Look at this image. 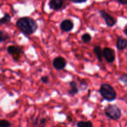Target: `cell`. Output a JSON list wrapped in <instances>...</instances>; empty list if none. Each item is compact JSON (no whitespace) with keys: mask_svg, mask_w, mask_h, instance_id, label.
Instances as JSON below:
<instances>
[{"mask_svg":"<svg viewBox=\"0 0 127 127\" xmlns=\"http://www.w3.org/2000/svg\"><path fill=\"white\" fill-rule=\"evenodd\" d=\"M12 124L9 121L5 119H2L0 120V127H11Z\"/></svg>","mask_w":127,"mask_h":127,"instance_id":"19","label":"cell"},{"mask_svg":"<svg viewBox=\"0 0 127 127\" xmlns=\"http://www.w3.org/2000/svg\"><path fill=\"white\" fill-rule=\"evenodd\" d=\"M119 80L124 83V84H127V74H123L121 76L119 77Z\"/></svg>","mask_w":127,"mask_h":127,"instance_id":"20","label":"cell"},{"mask_svg":"<svg viewBox=\"0 0 127 127\" xmlns=\"http://www.w3.org/2000/svg\"><path fill=\"white\" fill-rule=\"evenodd\" d=\"M67 119H68V120L70 123L73 122V117H72V116L71 115H68V116H67Z\"/></svg>","mask_w":127,"mask_h":127,"instance_id":"24","label":"cell"},{"mask_svg":"<svg viewBox=\"0 0 127 127\" xmlns=\"http://www.w3.org/2000/svg\"><path fill=\"white\" fill-rule=\"evenodd\" d=\"M124 33H125V34L127 36V27L124 30Z\"/></svg>","mask_w":127,"mask_h":127,"instance_id":"25","label":"cell"},{"mask_svg":"<svg viewBox=\"0 0 127 127\" xmlns=\"http://www.w3.org/2000/svg\"><path fill=\"white\" fill-rule=\"evenodd\" d=\"M81 40L83 42L85 43H88L91 41L92 36L89 33H84L82 35Z\"/></svg>","mask_w":127,"mask_h":127,"instance_id":"18","label":"cell"},{"mask_svg":"<svg viewBox=\"0 0 127 127\" xmlns=\"http://www.w3.org/2000/svg\"></svg>","mask_w":127,"mask_h":127,"instance_id":"26","label":"cell"},{"mask_svg":"<svg viewBox=\"0 0 127 127\" xmlns=\"http://www.w3.org/2000/svg\"><path fill=\"white\" fill-rule=\"evenodd\" d=\"M47 122V118L41 117L39 115L32 118V124L34 127H45Z\"/></svg>","mask_w":127,"mask_h":127,"instance_id":"9","label":"cell"},{"mask_svg":"<svg viewBox=\"0 0 127 127\" xmlns=\"http://www.w3.org/2000/svg\"><path fill=\"white\" fill-rule=\"evenodd\" d=\"M87 1L84 0V1H72L71 2H73V3H75V4H81V3H84V2H86Z\"/></svg>","mask_w":127,"mask_h":127,"instance_id":"23","label":"cell"},{"mask_svg":"<svg viewBox=\"0 0 127 127\" xmlns=\"http://www.w3.org/2000/svg\"><path fill=\"white\" fill-rule=\"evenodd\" d=\"M63 1L62 0H51L48 2V7L50 9L59 11L63 6Z\"/></svg>","mask_w":127,"mask_h":127,"instance_id":"10","label":"cell"},{"mask_svg":"<svg viewBox=\"0 0 127 127\" xmlns=\"http://www.w3.org/2000/svg\"><path fill=\"white\" fill-rule=\"evenodd\" d=\"M74 28V23L71 19H63L60 24V29L61 31L65 32H69Z\"/></svg>","mask_w":127,"mask_h":127,"instance_id":"8","label":"cell"},{"mask_svg":"<svg viewBox=\"0 0 127 127\" xmlns=\"http://www.w3.org/2000/svg\"><path fill=\"white\" fill-rule=\"evenodd\" d=\"M40 79L41 82L45 84H47L49 83V78H48V76H43L41 77Z\"/></svg>","mask_w":127,"mask_h":127,"instance_id":"21","label":"cell"},{"mask_svg":"<svg viewBox=\"0 0 127 127\" xmlns=\"http://www.w3.org/2000/svg\"><path fill=\"white\" fill-rule=\"evenodd\" d=\"M103 57L109 63H112L115 60V52L110 47H105L103 48Z\"/></svg>","mask_w":127,"mask_h":127,"instance_id":"6","label":"cell"},{"mask_svg":"<svg viewBox=\"0 0 127 127\" xmlns=\"http://www.w3.org/2000/svg\"><path fill=\"white\" fill-rule=\"evenodd\" d=\"M76 125L77 127H93V123L91 121H79Z\"/></svg>","mask_w":127,"mask_h":127,"instance_id":"16","label":"cell"},{"mask_svg":"<svg viewBox=\"0 0 127 127\" xmlns=\"http://www.w3.org/2000/svg\"><path fill=\"white\" fill-rule=\"evenodd\" d=\"M103 99L108 102H112L116 99L117 92L110 84L103 83L100 84L99 90Z\"/></svg>","mask_w":127,"mask_h":127,"instance_id":"2","label":"cell"},{"mask_svg":"<svg viewBox=\"0 0 127 127\" xmlns=\"http://www.w3.org/2000/svg\"><path fill=\"white\" fill-rule=\"evenodd\" d=\"M16 26L24 35H31L38 29V24L35 19L30 17L19 18L16 22Z\"/></svg>","mask_w":127,"mask_h":127,"instance_id":"1","label":"cell"},{"mask_svg":"<svg viewBox=\"0 0 127 127\" xmlns=\"http://www.w3.org/2000/svg\"><path fill=\"white\" fill-rule=\"evenodd\" d=\"M118 2L122 5H125L127 4V0H119Z\"/></svg>","mask_w":127,"mask_h":127,"instance_id":"22","label":"cell"},{"mask_svg":"<svg viewBox=\"0 0 127 127\" xmlns=\"http://www.w3.org/2000/svg\"><path fill=\"white\" fill-rule=\"evenodd\" d=\"M52 64H53V68L56 70H62V69H63L66 66V60L63 58V57H61V56H58V57H57L53 59Z\"/></svg>","mask_w":127,"mask_h":127,"instance_id":"7","label":"cell"},{"mask_svg":"<svg viewBox=\"0 0 127 127\" xmlns=\"http://www.w3.org/2000/svg\"><path fill=\"white\" fill-rule=\"evenodd\" d=\"M69 86L70 89L68 90V94L70 96H74L79 92L78 84L74 81H71L69 82Z\"/></svg>","mask_w":127,"mask_h":127,"instance_id":"11","label":"cell"},{"mask_svg":"<svg viewBox=\"0 0 127 127\" xmlns=\"http://www.w3.org/2000/svg\"><path fill=\"white\" fill-rule=\"evenodd\" d=\"M93 52L96 56L97 58L100 62H102L103 61V49H102L101 47L99 45H96L93 48Z\"/></svg>","mask_w":127,"mask_h":127,"instance_id":"13","label":"cell"},{"mask_svg":"<svg viewBox=\"0 0 127 127\" xmlns=\"http://www.w3.org/2000/svg\"><path fill=\"white\" fill-rule=\"evenodd\" d=\"M116 47L119 50L123 51L127 47V39L122 36H119L117 37L116 43Z\"/></svg>","mask_w":127,"mask_h":127,"instance_id":"12","label":"cell"},{"mask_svg":"<svg viewBox=\"0 0 127 127\" xmlns=\"http://www.w3.org/2000/svg\"><path fill=\"white\" fill-rule=\"evenodd\" d=\"M105 115L113 120H119L122 117V111L120 108L114 104H109L104 109Z\"/></svg>","mask_w":127,"mask_h":127,"instance_id":"3","label":"cell"},{"mask_svg":"<svg viewBox=\"0 0 127 127\" xmlns=\"http://www.w3.org/2000/svg\"><path fill=\"white\" fill-rule=\"evenodd\" d=\"M99 14L100 15V16L102 17V18L104 20L105 24H106V26H107L108 27H112L116 24V19H115L114 16H112V15H110V14L108 13L105 10H99Z\"/></svg>","mask_w":127,"mask_h":127,"instance_id":"5","label":"cell"},{"mask_svg":"<svg viewBox=\"0 0 127 127\" xmlns=\"http://www.w3.org/2000/svg\"><path fill=\"white\" fill-rule=\"evenodd\" d=\"M7 52L12 57L15 62H17L24 53L23 49L19 45H9L7 47Z\"/></svg>","mask_w":127,"mask_h":127,"instance_id":"4","label":"cell"},{"mask_svg":"<svg viewBox=\"0 0 127 127\" xmlns=\"http://www.w3.org/2000/svg\"><path fill=\"white\" fill-rule=\"evenodd\" d=\"M78 81L79 83V89H81V91H85L89 87L88 83L85 79H78Z\"/></svg>","mask_w":127,"mask_h":127,"instance_id":"15","label":"cell"},{"mask_svg":"<svg viewBox=\"0 0 127 127\" xmlns=\"http://www.w3.org/2000/svg\"><path fill=\"white\" fill-rule=\"evenodd\" d=\"M10 38L9 35L7 32L1 30L0 31V42H3L8 40Z\"/></svg>","mask_w":127,"mask_h":127,"instance_id":"17","label":"cell"},{"mask_svg":"<svg viewBox=\"0 0 127 127\" xmlns=\"http://www.w3.org/2000/svg\"><path fill=\"white\" fill-rule=\"evenodd\" d=\"M11 16H10L9 14L5 13L4 14L3 17L0 19V25L2 26V25L8 24L9 22H11Z\"/></svg>","mask_w":127,"mask_h":127,"instance_id":"14","label":"cell"}]
</instances>
